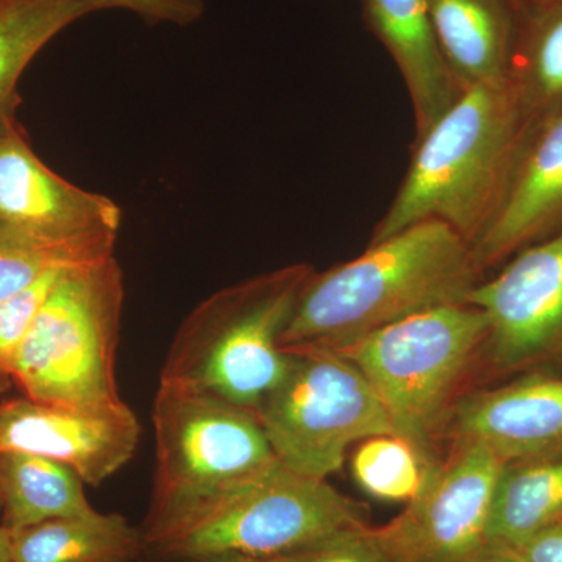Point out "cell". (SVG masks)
<instances>
[{"instance_id": "6da1fadb", "label": "cell", "mask_w": 562, "mask_h": 562, "mask_svg": "<svg viewBox=\"0 0 562 562\" xmlns=\"http://www.w3.org/2000/svg\"><path fill=\"white\" fill-rule=\"evenodd\" d=\"M483 272L460 233L420 222L369 243L355 260L313 272L280 346L338 349L406 317L468 303Z\"/></svg>"}, {"instance_id": "7a4b0ae2", "label": "cell", "mask_w": 562, "mask_h": 562, "mask_svg": "<svg viewBox=\"0 0 562 562\" xmlns=\"http://www.w3.org/2000/svg\"><path fill=\"white\" fill-rule=\"evenodd\" d=\"M535 125L509 83L476 85L419 138L371 243L438 221L472 246L501 209Z\"/></svg>"}, {"instance_id": "3957f363", "label": "cell", "mask_w": 562, "mask_h": 562, "mask_svg": "<svg viewBox=\"0 0 562 562\" xmlns=\"http://www.w3.org/2000/svg\"><path fill=\"white\" fill-rule=\"evenodd\" d=\"M313 272L308 265L286 266L211 294L181 322L160 382L257 412L288 371L281 335Z\"/></svg>"}, {"instance_id": "277c9868", "label": "cell", "mask_w": 562, "mask_h": 562, "mask_svg": "<svg viewBox=\"0 0 562 562\" xmlns=\"http://www.w3.org/2000/svg\"><path fill=\"white\" fill-rule=\"evenodd\" d=\"M124 299L114 255L63 273L11 358L22 395L90 412L127 408L116 382Z\"/></svg>"}, {"instance_id": "5b68a950", "label": "cell", "mask_w": 562, "mask_h": 562, "mask_svg": "<svg viewBox=\"0 0 562 562\" xmlns=\"http://www.w3.org/2000/svg\"><path fill=\"white\" fill-rule=\"evenodd\" d=\"M151 419L157 465L139 527L144 549L277 460L257 414L209 392L160 382Z\"/></svg>"}, {"instance_id": "8992f818", "label": "cell", "mask_w": 562, "mask_h": 562, "mask_svg": "<svg viewBox=\"0 0 562 562\" xmlns=\"http://www.w3.org/2000/svg\"><path fill=\"white\" fill-rule=\"evenodd\" d=\"M364 506L327 480L279 460L251 473L168 538L144 549V562L281 557L346 528L364 527Z\"/></svg>"}, {"instance_id": "52a82bcc", "label": "cell", "mask_w": 562, "mask_h": 562, "mask_svg": "<svg viewBox=\"0 0 562 562\" xmlns=\"http://www.w3.org/2000/svg\"><path fill=\"white\" fill-rule=\"evenodd\" d=\"M487 330L482 310L457 303L394 322L331 350L353 362L372 384L395 435L432 462V439L449 416L450 398L476 350L484 349Z\"/></svg>"}, {"instance_id": "ba28073f", "label": "cell", "mask_w": 562, "mask_h": 562, "mask_svg": "<svg viewBox=\"0 0 562 562\" xmlns=\"http://www.w3.org/2000/svg\"><path fill=\"white\" fill-rule=\"evenodd\" d=\"M290 366L258 406L273 454L291 471L327 480L351 443L395 435L390 414L353 362L325 347H288Z\"/></svg>"}, {"instance_id": "9c48e42d", "label": "cell", "mask_w": 562, "mask_h": 562, "mask_svg": "<svg viewBox=\"0 0 562 562\" xmlns=\"http://www.w3.org/2000/svg\"><path fill=\"white\" fill-rule=\"evenodd\" d=\"M503 461L480 442L457 441L449 460L432 462L416 497L373 538L394 562H468L487 541Z\"/></svg>"}, {"instance_id": "30bf717a", "label": "cell", "mask_w": 562, "mask_h": 562, "mask_svg": "<svg viewBox=\"0 0 562 562\" xmlns=\"http://www.w3.org/2000/svg\"><path fill=\"white\" fill-rule=\"evenodd\" d=\"M468 303L486 314L484 349L498 371L562 364V228L513 255Z\"/></svg>"}, {"instance_id": "8fae6325", "label": "cell", "mask_w": 562, "mask_h": 562, "mask_svg": "<svg viewBox=\"0 0 562 562\" xmlns=\"http://www.w3.org/2000/svg\"><path fill=\"white\" fill-rule=\"evenodd\" d=\"M140 425L131 408L90 412L33 401L0 397V453L21 452L63 462L85 484L101 486L132 460Z\"/></svg>"}, {"instance_id": "7c38bea8", "label": "cell", "mask_w": 562, "mask_h": 562, "mask_svg": "<svg viewBox=\"0 0 562 562\" xmlns=\"http://www.w3.org/2000/svg\"><path fill=\"white\" fill-rule=\"evenodd\" d=\"M0 221L55 239L116 236L122 210L52 171L13 121L0 131Z\"/></svg>"}, {"instance_id": "4fadbf2b", "label": "cell", "mask_w": 562, "mask_h": 562, "mask_svg": "<svg viewBox=\"0 0 562 562\" xmlns=\"http://www.w3.org/2000/svg\"><path fill=\"white\" fill-rule=\"evenodd\" d=\"M452 425L457 441L483 443L503 462L562 453V375L535 372L469 395Z\"/></svg>"}, {"instance_id": "5bb4252c", "label": "cell", "mask_w": 562, "mask_h": 562, "mask_svg": "<svg viewBox=\"0 0 562 562\" xmlns=\"http://www.w3.org/2000/svg\"><path fill=\"white\" fill-rule=\"evenodd\" d=\"M561 228L562 111L531 132L501 209L473 254L486 271Z\"/></svg>"}, {"instance_id": "9a60e30c", "label": "cell", "mask_w": 562, "mask_h": 562, "mask_svg": "<svg viewBox=\"0 0 562 562\" xmlns=\"http://www.w3.org/2000/svg\"><path fill=\"white\" fill-rule=\"evenodd\" d=\"M366 24L383 44L409 94L416 138L464 91L443 60L425 0H362Z\"/></svg>"}, {"instance_id": "2e32d148", "label": "cell", "mask_w": 562, "mask_h": 562, "mask_svg": "<svg viewBox=\"0 0 562 562\" xmlns=\"http://www.w3.org/2000/svg\"><path fill=\"white\" fill-rule=\"evenodd\" d=\"M443 60L462 88L508 83L519 13L513 0H425Z\"/></svg>"}, {"instance_id": "e0dca14e", "label": "cell", "mask_w": 562, "mask_h": 562, "mask_svg": "<svg viewBox=\"0 0 562 562\" xmlns=\"http://www.w3.org/2000/svg\"><path fill=\"white\" fill-rule=\"evenodd\" d=\"M9 531L13 562H135L144 552L140 528L121 514L94 512Z\"/></svg>"}, {"instance_id": "ac0fdd59", "label": "cell", "mask_w": 562, "mask_h": 562, "mask_svg": "<svg viewBox=\"0 0 562 562\" xmlns=\"http://www.w3.org/2000/svg\"><path fill=\"white\" fill-rule=\"evenodd\" d=\"M0 503L7 530L95 512L72 468L21 452L0 453Z\"/></svg>"}, {"instance_id": "d6986e66", "label": "cell", "mask_w": 562, "mask_h": 562, "mask_svg": "<svg viewBox=\"0 0 562 562\" xmlns=\"http://www.w3.org/2000/svg\"><path fill=\"white\" fill-rule=\"evenodd\" d=\"M562 520V453L503 462L487 539L517 546Z\"/></svg>"}, {"instance_id": "ffe728a7", "label": "cell", "mask_w": 562, "mask_h": 562, "mask_svg": "<svg viewBox=\"0 0 562 562\" xmlns=\"http://www.w3.org/2000/svg\"><path fill=\"white\" fill-rule=\"evenodd\" d=\"M509 87L532 125L562 111V0L519 13Z\"/></svg>"}, {"instance_id": "44dd1931", "label": "cell", "mask_w": 562, "mask_h": 562, "mask_svg": "<svg viewBox=\"0 0 562 562\" xmlns=\"http://www.w3.org/2000/svg\"><path fill=\"white\" fill-rule=\"evenodd\" d=\"M92 11H101L94 0H0V131L16 121L18 83L33 58Z\"/></svg>"}, {"instance_id": "7402d4cb", "label": "cell", "mask_w": 562, "mask_h": 562, "mask_svg": "<svg viewBox=\"0 0 562 562\" xmlns=\"http://www.w3.org/2000/svg\"><path fill=\"white\" fill-rule=\"evenodd\" d=\"M116 236L55 239L0 221V301L50 272L69 271L113 254Z\"/></svg>"}, {"instance_id": "603a6c76", "label": "cell", "mask_w": 562, "mask_h": 562, "mask_svg": "<svg viewBox=\"0 0 562 562\" xmlns=\"http://www.w3.org/2000/svg\"><path fill=\"white\" fill-rule=\"evenodd\" d=\"M432 462L397 435L366 439L351 458V472L361 490L384 502H409L424 484Z\"/></svg>"}, {"instance_id": "cb8c5ba5", "label": "cell", "mask_w": 562, "mask_h": 562, "mask_svg": "<svg viewBox=\"0 0 562 562\" xmlns=\"http://www.w3.org/2000/svg\"><path fill=\"white\" fill-rule=\"evenodd\" d=\"M65 272L68 271L47 273L24 291L0 301V397H3L14 384L10 373L14 351L40 312L41 305L50 294L52 288Z\"/></svg>"}, {"instance_id": "d4e9b609", "label": "cell", "mask_w": 562, "mask_h": 562, "mask_svg": "<svg viewBox=\"0 0 562 562\" xmlns=\"http://www.w3.org/2000/svg\"><path fill=\"white\" fill-rule=\"evenodd\" d=\"M251 561V560H249ZM254 562H394L371 527L346 528L294 552Z\"/></svg>"}, {"instance_id": "484cf974", "label": "cell", "mask_w": 562, "mask_h": 562, "mask_svg": "<svg viewBox=\"0 0 562 562\" xmlns=\"http://www.w3.org/2000/svg\"><path fill=\"white\" fill-rule=\"evenodd\" d=\"M99 9H122L138 14L150 24L169 22L190 25L201 20L205 5L203 0H94Z\"/></svg>"}, {"instance_id": "4316f807", "label": "cell", "mask_w": 562, "mask_h": 562, "mask_svg": "<svg viewBox=\"0 0 562 562\" xmlns=\"http://www.w3.org/2000/svg\"><path fill=\"white\" fill-rule=\"evenodd\" d=\"M513 547L528 562H562V520Z\"/></svg>"}, {"instance_id": "83f0119b", "label": "cell", "mask_w": 562, "mask_h": 562, "mask_svg": "<svg viewBox=\"0 0 562 562\" xmlns=\"http://www.w3.org/2000/svg\"><path fill=\"white\" fill-rule=\"evenodd\" d=\"M468 562H528L522 554L517 552L509 543L501 541H492L487 539L486 542L480 547L479 552L473 554Z\"/></svg>"}, {"instance_id": "f1b7e54d", "label": "cell", "mask_w": 562, "mask_h": 562, "mask_svg": "<svg viewBox=\"0 0 562 562\" xmlns=\"http://www.w3.org/2000/svg\"><path fill=\"white\" fill-rule=\"evenodd\" d=\"M0 562H13L10 552V531L2 524H0Z\"/></svg>"}, {"instance_id": "f546056e", "label": "cell", "mask_w": 562, "mask_h": 562, "mask_svg": "<svg viewBox=\"0 0 562 562\" xmlns=\"http://www.w3.org/2000/svg\"><path fill=\"white\" fill-rule=\"evenodd\" d=\"M546 2L547 0H513L517 13H524V11L536 9V7L542 5V3Z\"/></svg>"}, {"instance_id": "4dcf8cb0", "label": "cell", "mask_w": 562, "mask_h": 562, "mask_svg": "<svg viewBox=\"0 0 562 562\" xmlns=\"http://www.w3.org/2000/svg\"><path fill=\"white\" fill-rule=\"evenodd\" d=\"M157 562H254L249 560H239V558H213V560H192V561H157Z\"/></svg>"}, {"instance_id": "1f68e13d", "label": "cell", "mask_w": 562, "mask_h": 562, "mask_svg": "<svg viewBox=\"0 0 562 562\" xmlns=\"http://www.w3.org/2000/svg\"><path fill=\"white\" fill-rule=\"evenodd\" d=\"M0 513H2V503H0Z\"/></svg>"}]
</instances>
